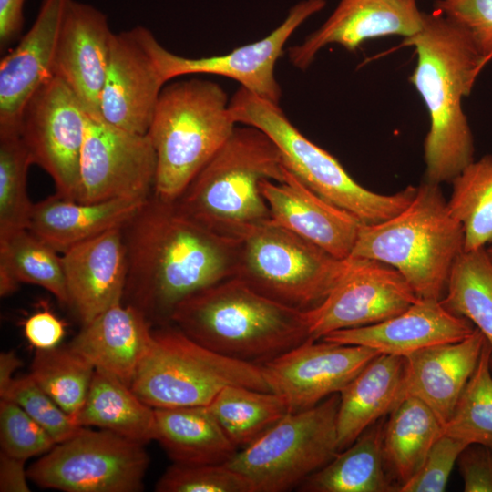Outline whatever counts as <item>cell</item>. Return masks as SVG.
<instances>
[{"label": "cell", "mask_w": 492, "mask_h": 492, "mask_svg": "<svg viewBox=\"0 0 492 492\" xmlns=\"http://www.w3.org/2000/svg\"><path fill=\"white\" fill-rule=\"evenodd\" d=\"M127 279L123 303L151 323L169 324L190 295L235 273L239 241L208 230L175 200L153 193L123 227Z\"/></svg>", "instance_id": "obj_1"}, {"label": "cell", "mask_w": 492, "mask_h": 492, "mask_svg": "<svg viewBox=\"0 0 492 492\" xmlns=\"http://www.w3.org/2000/svg\"><path fill=\"white\" fill-rule=\"evenodd\" d=\"M417 63L410 81L424 100L429 130L424 142L425 180L452 182L474 159V139L462 98L488 61L470 36L445 15L423 13L419 31L405 37Z\"/></svg>", "instance_id": "obj_2"}, {"label": "cell", "mask_w": 492, "mask_h": 492, "mask_svg": "<svg viewBox=\"0 0 492 492\" xmlns=\"http://www.w3.org/2000/svg\"><path fill=\"white\" fill-rule=\"evenodd\" d=\"M169 323L213 352L255 364L311 340L305 311L270 299L235 277L186 298Z\"/></svg>", "instance_id": "obj_3"}, {"label": "cell", "mask_w": 492, "mask_h": 492, "mask_svg": "<svg viewBox=\"0 0 492 492\" xmlns=\"http://www.w3.org/2000/svg\"><path fill=\"white\" fill-rule=\"evenodd\" d=\"M284 175L280 151L264 132L236 128L175 202L208 230L240 241L271 220L261 181H283Z\"/></svg>", "instance_id": "obj_4"}, {"label": "cell", "mask_w": 492, "mask_h": 492, "mask_svg": "<svg viewBox=\"0 0 492 492\" xmlns=\"http://www.w3.org/2000/svg\"><path fill=\"white\" fill-rule=\"evenodd\" d=\"M464 242L463 227L451 214L440 185L424 180L398 214L379 223L361 224L349 257L387 264L418 298L441 300Z\"/></svg>", "instance_id": "obj_5"}, {"label": "cell", "mask_w": 492, "mask_h": 492, "mask_svg": "<svg viewBox=\"0 0 492 492\" xmlns=\"http://www.w3.org/2000/svg\"><path fill=\"white\" fill-rule=\"evenodd\" d=\"M227 95L191 78L162 88L148 131L157 156L153 194L176 200L235 130Z\"/></svg>", "instance_id": "obj_6"}, {"label": "cell", "mask_w": 492, "mask_h": 492, "mask_svg": "<svg viewBox=\"0 0 492 492\" xmlns=\"http://www.w3.org/2000/svg\"><path fill=\"white\" fill-rule=\"evenodd\" d=\"M236 123L264 132L276 145L285 169L316 194L348 211L362 223L374 224L402 211L416 187L381 194L357 183L330 153L306 138L286 118L278 104L240 87L229 102Z\"/></svg>", "instance_id": "obj_7"}, {"label": "cell", "mask_w": 492, "mask_h": 492, "mask_svg": "<svg viewBox=\"0 0 492 492\" xmlns=\"http://www.w3.org/2000/svg\"><path fill=\"white\" fill-rule=\"evenodd\" d=\"M229 385L272 392L260 364L213 352L165 324L153 330L130 387L149 406L167 408L209 405Z\"/></svg>", "instance_id": "obj_8"}, {"label": "cell", "mask_w": 492, "mask_h": 492, "mask_svg": "<svg viewBox=\"0 0 492 492\" xmlns=\"http://www.w3.org/2000/svg\"><path fill=\"white\" fill-rule=\"evenodd\" d=\"M347 259L269 220L239 241L235 278L287 306H317L343 275Z\"/></svg>", "instance_id": "obj_9"}, {"label": "cell", "mask_w": 492, "mask_h": 492, "mask_svg": "<svg viewBox=\"0 0 492 492\" xmlns=\"http://www.w3.org/2000/svg\"><path fill=\"white\" fill-rule=\"evenodd\" d=\"M339 393L316 405L289 413L226 464L241 474L251 492L297 487L339 452Z\"/></svg>", "instance_id": "obj_10"}, {"label": "cell", "mask_w": 492, "mask_h": 492, "mask_svg": "<svg viewBox=\"0 0 492 492\" xmlns=\"http://www.w3.org/2000/svg\"><path fill=\"white\" fill-rule=\"evenodd\" d=\"M149 457L144 444L85 426L28 468L29 480L66 492H138Z\"/></svg>", "instance_id": "obj_11"}, {"label": "cell", "mask_w": 492, "mask_h": 492, "mask_svg": "<svg viewBox=\"0 0 492 492\" xmlns=\"http://www.w3.org/2000/svg\"><path fill=\"white\" fill-rule=\"evenodd\" d=\"M88 113L64 81L52 77L23 111L20 137L33 164L52 179L56 195L76 200Z\"/></svg>", "instance_id": "obj_12"}, {"label": "cell", "mask_w": 492, "mask_h": 492, "mask_svg": "<svg viewBox=\"0 0 492 492\" xmlns=\"http://www.w3.org/2000/svg\"><path fill=\"white\" fill-rule=\"evenodd\" d=\"M157 156L148 134L87 116L76 200H148L154 191Z\"/></svg>", "instance_id": "obj_13"}, {"label": "cell", "mask_w": 492, "mask_h": 492, "mask_svg": "<svg viewBox=\"0 0 492 492\" xmlns=\"http://www.w3.org/2000/svg\"><path fill=\"white\" fill-rule=\"evenodd\" d=\"M418 297L394 268L364 258H347L346 270L323 302L305 311L311 340L330 333L380 323Z\"/></svg>", "instance_id": "obj_14"}, {"label": "cell", "mask_w": 492, "mask_h": 492, "mask_svg": "<svg viewBox=\"0 0 492 492\" xmlns=\"http://www.w3.org/2000/svg\"><path fill=\"white\" fill-rule=\"evenodd\" d=\"M378 354L364 346L307 340L260 364L272 392L294 413L340 393Z\"/></svg>", "instance_id": "obj_15"}, {"label": "cell", "mask_w": 492, "mask_h": 492, "mask_svg": "<svg viewBox=\"0 0 492 492\" xmlns=\"http://www.w3.org/2000/svg\"><path fill=\"white\" fill-rule=\"evenodd\" d=\"M146 27L113 33L109 61L99 102V118L126 131L147 134L166 84Z\"/></svg>", "instance_id": "obj_16"}, {"label": "cell", "mask_w": 492, "mask_h": 492, "mask_svg": "<svg viewBox=\"0 0 492 492\" xmlns=\"http://www.w3.org/2000/svg\"><path fill=\"white\" fill-rule=\"evenodd\" d=\"M325 5V0L302 1L291 8L284 21L267 36L225 55L185 57L169 52L156 38L152 43L153 53L166 83L184 75L223 76L236 80L257 97L279 105L282 91L274 75L276 62L294 30Z\"/></svg>", "instance_id": "obj_17"}, {"label": "cell", "mask_w": 492, "mask_h": 492, "mask_svg": "<svg viewBox=\"0 0 492 492\" xmlns=\"http://www.w3.org/2000/svg\"><path fill=\"white\" fill-rule=\"evenodd\" d=\"M112 35L108 18L100 10L78 1H67L53 74L74 92L90 116L99 117Z\"/></svg>", "instance_id": "obj_18"}, {"label": "cell", "mask_w": 492, "mask_h": 492, "mask_svg": "<svg viewBox=\"0 0 492 492\" xmlns=\"http://www.w3.org/2000/svg\"><path fill=\"white\" fill-rule=\"evenodd\" d=\"M423 13L416 0H340L328 19L300 45L289 48L293 66L305 70L331 44L354 51L364 41L387 36L409 37L420 30Z\"/></svg>", "instance_id": "obj_19"}, {"label": "cell", "mask_w": 492, "mask_h": 492, "mask_svg": "<svg viewBox=\"0 0 492 492\" xmlns=\"http://www.w3.org/2000/svg\"><path fill=\"white\" fill-rule=\"evenodd\" d=\"M67 0H42L37 16L0 61V132H19L34 93L54 77L57 36Z\"/></svg>", "instance_id": "obj_20"}, {"label": "cell", "mask_w": 492, "mask_h": 492, "mask_svg": "<svg viewBox=\"0 0 492 492\" xmlns=\"http://www.w3.org/2000/svg\"><path fill=\"white\" fill-rule=\"evenodd\" d=\"M261 191L272 222L338 259L351 255L362 224L353 214L316 194L286 169L283 181L262 180Z\"/></svg>", "instance_id": "obj_21"}, {"label": "cell", "mask_w": 492, "mask_h": 492, "mask_svg": "<svg viewBox=\"0 0 492 492\" xmlns=\"http://www.w3.org/2000/svg\"><path fill=\"white\" fill-rule=\"evenodd\" d=\"M67 305L83 325L123 302L127 255L123 228L80 242L62 253Z\"/></svg>", "instance_id": "obj_22"}, {"label": "cell", "mask_w": 492, "mask_h": 492, "mask_svg": "<svg viewBox=\"0 0 492 492\" xmlns=\"http://www.w3.org/2000/svg\"><path fill=\"white\" fill-rule=\"evenodd\" d=\"M476 327L447 310L441 300L418 298L402 313L377 323L338 330L322 340L406 356L417 350L469 336Z\"/></svg>", "instance_id": "obj_23"}, {"label": "cell", "mask_w": 492, "mask_h": 492, "mask_svg": "<svg viewBox=\"0 0 492 492\" xmlns=\"http://www.w3.org/2000/svg\"><path fill=\"white\" fill-rule=\"evenodd\" d=\"M486 341L476 328L463 340L428 346L405 356L402 399L419 398L444 425L477 367Z\"/></svg>", "instance_id": "obj_24"}, {"label": "cell", "mask_w": 492, "mask_h": 492, "mask_svg": "<svg viewBox=\"0 0 492 492\" xmlns=\"http://www.w3.org/2000/svg\"><path fill=\"white\" fill-rule=\"evenodd\" d=\"M152 338L151 322L137 308L121 302L84 324L68 346L96 369L130 386Z\"/></svg>", "instance_id": "obj_25"}, {"label": "cell", "mask_w": 492, "mask_h": 492, "mask_svg": "<svg viewBox=\"0 0 492 492\" xmlns=\"http://www.w3.org/2000/svg\"><path fill=\"white\" fill-rule=\"evenodd\" d=\"M147 200L80 202L55 194L33 204L27 230L63 253L108 231L125 227Z\"/></svg>", "instance_id": "obj_26"}, {"label": "cell", "mask_w": 492, "mask_h": 492, "mask_svg": "<svg viewBox=\"0 0 492 492\" xmlns=\"http://www.w3.org/2000/svg\"><path fill=\"white\" fill-rule=\"evenodd\" d=\"M405 356L380 354L339 393L338 448L352 445L402 399Z\"/></svg>", "instance_id": "obj_27"}, {"label": "cell", "mask_w": 492, "mask_h": 492, "mask_svg": "<svg viewBox=\"0 0 492 492\" xmlns=\"http://www.w3.org/2000/svg\"><path fill=\"white\" fill-rule=\"evenodd\" d=\"M154 409L155 440L173 463L226 464L238 452L208 405Z\"/></svg>", "instance_id": "obj_28"}, {"label": "cell", "mask_w": 492, "mask_h": 492, "mask_svg": "<svg viewBox=\"0 0 492 492\" xmlns=\"http://www.w3.org/2000/svg\"><path fill=\"white\" fill-rule=\"evenodd\" d=\"M384 423L380 419L352 445L339 451L299 487L303 492H390L398 487L389 476L383 454Z\"/></svg>", "instance_id": "obj_29"}, {"label": "cell", "mask_w": 492, "mask_h": 492, "mask_svg": "<svg viewBox=\"0 0 492 492\" xmlns=\"http://www.w3.org/2000/svg\"><path fill=\"white\" fill-rule=\"evenodd\" d=\"M80 426H95L131 441L155 440V409L118 377L95 369L86 400L75 417Z\"/></svg>", "instance_id": "obj_30"}, {"label": "cell", "mask_w": 492, "mask_h": 492, "mask_svg": "<svg viewBox=\"0 0 492 492\" xmlns=\"http://www.w3.org/2000/svg\"><path fill=\"white\" fill-rule=\"evenodd\" d=\"M384 425L383 454L386 470L399 488L421 467L443 434V425L422 400L406 396L389 413Z\"/></svg>", "instance_id": "obj_31"}, {"label": "cell", "mask_w": 492, "mask_h": 492, "mask_svg": "<svg viewBox=\"0 0 492 492\" xmlns=\"http://www.w3.org/2000/svg\"><path fill=\"white\" fill-rule=\"evenodd\" d=\"M57 252L27 229L0 238V295H10L21 283H29L44 288L67 304L62 261Z\"/></svg>", "instance_id": "obj_32"}, {"label": "cell", "mask_w": 492, "mask_h": 492, "mask_svg": "<svg viewBox=\"0 0 492 492\" xmlns=\"http://www.w3.org/2000/svg\"><path fill=\"white\" fill-rule=\"evenodd\" d=\"M208 406L238 450L252 444L290 413L278 394L241 385L226 386Z\"/></svg>", "instance_id": "obj_33"}, {"label": "cell", "mask_w": 492, "mask_h": 492, "mask_svg": "<svg viewBox=\"0 0 492 492\" xmlns=\"http://www.w3.org/2000/svg\"><path fill=\"white\" fill-rule=\"evenodd\" d=\"M441 302L451 313L470 321L492 350V261L485 247L459 254Z\"/></svg>", "instance_id": "obj_34"}, {"label": "cell", "mask_w": 492, "mask_h": 492, "mask_svg": "<svg viewBox=\"0 0 492 492\" xmlns=\"http://www.w3.org/2000/svg\"><path fill=\"white\" fill-rule=\"evenodd\" d=\"M451 183L447 205L463 227L464 251L486 247L492 241V156L474 160Z\"/></svg>", "instance_id": "obj_35"}, {"label": "cell", "mask_w": 492, "mask_h": 492, "mask_svg": "<svg viewBox=\"0 0 492 492\" xmlns=\"http://www.w3.org/2000/svg\"><path fill=\"white\" fill-rule=\"evenodd\" d=\"M95 369L67 345L36 350L29 374L75 420L87 395Z\"/></svg>", "instance_id": "obj_36"}, {"label": "cell", "mask_w": 492, "mask_h": 492, "mask_svg": "<svg viewBox=\"0 0 492 492\" xmlns=\"http://www.w3.org/2000/svg\"><path fill=\"white\" fill-rule=\"evenodd\" d=\"M492 350L486 341L475 371L462 391L443 434L492 447Z\"/></svg>", "instance_id": "obj_37"}, {"label": "cell", "mask_w": 492, "mask_h": 492, "mask_svg": "<svg viewBox=\"0 0 492 492\" xmlns=\"http://www.w3.org/2000/svg\"><path fill=\"white\" fill-rule=\"evenodd\" d=\"M33 164L19 132H0V238L27 229L33 204L27 171Z\"/></svg>", "instance_id": "obj_38"}, {"label": "cell", "mask_w": 492, "mask_h": 492, "mask_svg": "<svg viewBox=\"0 0 492 492\" xmlns=\"http://www.w3.org/2000/svg\"><path fill=\"white\" fill-rule=\"evenodd\" d=\"M158 492H251L247 480L227 464L173 463L156 484Z\"/></svg>", "instance_id": "obj_39"}, {"label": "cell", "mask_w": 492, "mask_h": 492, "mask_svg": "<svg viewBox=\"0 0 492 492\" xmlns=\"http://www.w3.org/2000/svg\"><path fill=\"white\" fill-rule=\"evenodd\" d=\"M0 396L20 405L50 434L56 444L70 438L83 427L78 425L30 374L14 378L0 391Z\"/></svg>", "instance_id": "obj_40"}, {"label": "cell", "mask_w": 492, "mask_h": 492, "mask_svg": "<svg viewBox=\"0 0 492 492\" xmlns=\"http://www.w3.org/2000/svg\"><path fill=\"white\" fill-rule=\"evenodd\" d=\"M1 451L16 458L27 460L45 455L56 442L20 405L12 400H0Z\"/></svg>", "instance_id": "obj_41"}, {"label": "cell", "mask_w": 492, "mask_h": 492, "mask_svg": "<svg viewBox=\"0 0 492 492\" xmlns=\"http://www.w3.org/2000/svg\"><path fill=\"white\" fill-rule=\"evenodd\" d=\"M466 442L442 434L430 448L419 470L399 488L400 492H442Z\"/></svg>", "instance_id": "obj_42"}, {"label": "cell", "mask_w": 492, "mask_h": 492, "mask_svg": "<svg viewBox=\"0 0 492 492\" xmlns=\"http://www.w3.org/2000/svg\"><path fill=\"white\" fill-rule=\"evenodd\" d=\"M434 6L464 28L486 58L492 57V0H436Z\"/></svg>", "instance_id": "obj_43"}, {"label": "cell", "mask_w": 492, "mask_h": 492, "mask_svg": "<svg viewBox=\"0 0 492 492\" xmlns=\"http://www.w3.org/2000/svg\"><path fill=\"white\" fill-rule=\"evenodd\" d=\"M458 466L466 492H492V447L472 444L461 453Z\"/></svg>", "instance_id": "obj_44"}, {"label": "cell", "mask_w": 492, "mask_h": 492, "mask_svg": "<svg viewBox=\"0 0 492 492\" xmlns=\"http://www.w3.org/2000/svg\"><path fill=\"white\" fill-rule=\"evenodd\" d=\"M65 333L63 321L47 308L33 313L24 323V334L36 350L57 347Z\"/></svg>", "instance_id": "obj_45"}, {"label": "cell", "mask_w": 492, "mask_h": 492, "mask_svg": "<svg viewBox=\"0 0 492 492\" xmlns=\"http://www.w3.org/2000/svg\"><path fill=\"white\" fill-rule=\"evenodd\" d=\"M26 460L0 453V491L29 492L28 474Z\"/></svg>", "instance_id": "obj_46"}, {"label": "cell", "mask_w": 492, "mask_h": 492, "mask_svg": "<svg viewBox=\"0 0 492 492\" xmlns=\"http://www.w3.org/2000/svg\"><path fill=\"white\" fill-rule=\"evenodd\" d=\"M25 0H0V47L5 49L20 34Z\"/></svg>", "instance_id": "obj_47"}, {"label": "cell", "mask_w": 492, "mask_h": 492, "mask_svg": "<svg viewBox=\"0 0 492 492\" xmlns=\"http://www.w3.org/2000/svg\"><path fill=\"white\" fill-rule=\"evenodd\" d=\"M22 365L20 358L14 351L0 354V391L4 390L15 378L14 373Z\"/></svg>", "instance_id": "obj_48"}, {"label": "cell", "mask_w": 492, "mask_h": 492, "mask_svg": "<svg viewBox=\"0 0 492 492\" xmlns=\"http://www.w3.org/2000/svg\"><path fill=\"white\" fill-rule=\"evenodd\" d=\"M486 251L492 261V241L485 247Z\"/></svg>", "instance_id": "obj_49"}]
</instances>
